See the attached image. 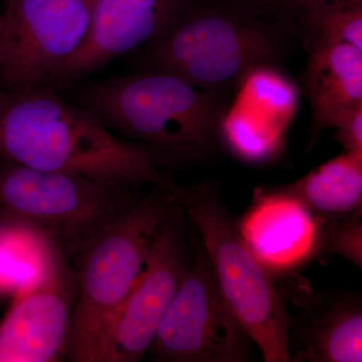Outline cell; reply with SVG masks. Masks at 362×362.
I'll list each match as a JSON object with an SVG mask.
<instances>
[{
    "label": "cell",
    "mask_w": 362,
    "mask_h": 362,
    "mask_svg": "<svg viewBox=\"0 0 362 362\" xmlns=\"http://www.w3.org/2000/svg\"><path fill=\"white\" fill-rule=\"evenodd\" d=\"M181 0H97L89 33L45 87L68 90L110 62L153 42Z\"/></svg>",
    "instance_id": "obj_10"
},
{
    "label": "cell",
    "mask_w": 362,
    "mask_h": 362,
    "mask_svg": "<svg viewBox=\"0 0 362 362\" xmlns=\"http://www.w3.org/2000/svg\"><path fill=\"white\" fill-rule=\"evenodd\" d=\"M173 187H153L127 213L102 228L77 256V297L66 361L98 362L117 315L141 275Z\"/></svg>",
    "instance_id": "obj_3"
},
{
    "label": "cell",
    "mask_w": 362,
    "mask_h": 362,
    "mask_svg": "<svg viewBox=\"0 0 362 362\" xmlns=\"http://www.w3.org/2000/svg\"><path fill=\"white\" fill-rule=\"evenodd\" d=\"M176 197L195 226L230 310L267 362H289L291 319L275 278L247 246L239 223L206 183Z\"/></svg>",
    "instance_id": "obj_5"
},
{
    "label": "cell",
    "mask_w": 362,
    "mask_h": 362,
    "mask_svg": "<svg viewBox=\"0 0 362 362\" xmlns=\"http://www.w3.org/2000/svg\"><path fill=\"white\" fill-rule=\"evenodd\" d=\"M0 89L45 87L89 33L97 0H1Z\"/></svg>",
    "instance_id": "obj_8"
},
{
    "label": "cell",
    "mask_w": 362,
    "mask_h": 362,
    "mask_svg": "<svg viewBox=\"0 0 362 362\" xmlns=\"http://www.w3.org/2000/svg\"><path fill=\"white\" fill-rule=\"evenodd\" d=\"M239 223L255 256L277 277L310 261L320 252L322 218L276 187L257 189Z\"/></svg>",
    "instance_id": "obj_12"
},
{
    "label": "cell",
    "mask_w": 362,
    "mask_h": 362,
    "mask_svg": "<svg viewBox=\"0 0 362 362\" xmlns=\"http://www.w3.org/2000/svg\"><path fill=\"white\" fill-rule=\"evenodd\" d=\"M142 51L140 71H166L221 92L257 66H275L285 45L277 28L245 7H194L181 0L165 30Z\"/></svg>",
    "instance_id": "obj_4"
},
{
    "label": "cell",
    "mask_w": 362,
    "mask_h": 362,
    "mask_svg": "<svg viewBox=\"0 0 362 362\" xmlns=\"http://www.w3.org/2000/svg\"><path fill=\"white\" fill-rule=\"evenodd\" d=\"M254 345L221 294L202 247L188 259L147 354L163 362H245L252 358Z\"/></svg>",
    "instance_id": "obj_7"
},
{
    "label": "cell",
    "mask_w": 362,
    "mask_h": 362,
    "mask_svg": "<svg viewBox=\"0 0 362 362\" xmlns=\"http://www.w3.org/2000/svg\"><path fill=\"white\" fill-rule=\"evenodd\" d=\"M187 262L185 211L176 201L157 230L141 275L117 315L98 362H138L146 356Z\"/></svg>",
    "instance_id": "obj_9"
},
{
    "label": "cell",
    "mask_w": 362,
    "mask_h": 362,
    "mask_svg": "<svg viewBox=\"0 0 362 362\" xmlns=\"http://www.w3.org/2000/svg\"><path fill=\"white\" fill-rule=\"evenodd\" d=\"M77 274L70 262L13 298L0 323V362L66 361Z\"/></svg>",
    "instance_id": "obj_11"
},
{
    "label": "cell",
    "mask_w": 362,
    "mask_h": 362,
    "mask_svg": "<svg viewBox=\"0 0 362 362\" xmlns=\"http://www.w3.org/2000/svg\"><path fill=\"white\" fill-rule=\"evenodd\" d=\"M309 42L346 44L362 49V8L327 7L303 14Z\"/></svg>",
    "instance_id": "obj_18"
},
{
    "label": "cell",
    "mask_w": 362,
    "mask_h": 362,
    "mask_svg": "<svg viewBox=\"0 0 362 362\" xmlns=\"http://www.w3.org/2000/svg\"><path fill=\"white\" fill-rule=\"evenodd\" d=\"M304 83L310 100V131L315 139L362 103V49L337 42H309Z\"/></svg>",
    "instance_id": "obj_13"
},
{
    "label": "cell",
    "mask_w": 362,
    "mask_h": 362,
    "mask_svg": "<svg viewBox=\"0 0 362 362\" xmlns=\"http://www.w3.org/2000/svg\"><path fill=\"white\" fill-rule=\"evenodd\" d=\"M0 158L126 187L177 185L144 145L114 134L49 87L0 89Z\"/></svg>",
    "instance_id": "obj_1"
},
{
    "label": "cell",
    "mask_w": 362,
    "mask_h": 362,
    "mask_svg": "<svg viewBox=\"0 0 362 362\" xmlns=\"http://www.w3.org/2000/svg\"><path fill=\"white\" fill-rule=\"evenodd\" d=\"M334 139L344 152H362V103L350 109L338 120Z\"/></svg>",
    "instance_id": "obj_20"
},
{
    "label": "cell",
    "mask_w": 362,
    "mask_h": 362,
    "mask_svg": "<svg viewBox=\"0 0 362 362\" xmlns=\"http://www.w3.org/2000/svg\"><path fill=\"white\" fill-rule=\"evenodd\" d=\"M279 188L323 218L361 211L362 152H344Z\"/></svg>",
    "instance_id": "obj_16"
},
{
    "label": "cell",
    "mask_w": 362,
    "mask_h": 362,
    "mask_svg": "<svg viewBox=\"0 0 362 362\" xmlns=\"http://www.w3.org/2000/svg\"><path fill=\"white\" fill-rule=\"evenodd\" d=\"M289 352L294 362H361V299L347 295L322 305L298 331Z\"/></svg>",
    "instance_id": "obj_15"
},
{
    "label": "cell",
    "mask_w": 362,
    "mask_h": 362,
    "mask_svg": "<svg viewBox=\"0 0 362 362\" xmlns=\"http://www.w3.org/2000/svg\"><path fill=\"white\" fill-rule=\"evenodd\" d=\"M68 263L56 240L40 228L0 216V297L18 296Z\"/></svg>",
    "instance_id": "obj_14"
},
{
    "label": "cell",
    "mask_w": 362,
    "mask_h": 362,
    "mask_svg": "<svg viewBox=\"0 0 362 362\" xmlns=\"http://www.w3.org/2000/svg\"><path fill=\"white\" fill-rule=\"evenodd\" d=\"M338 0H287L285 7L303 14L334 6Z\"/></svg>",
    "instance_id": "obj_21"
},
{
    "label": "cell",
    "mask_w": 362,
    "mask_h": 362,
    "mask_svg": "<svg viewBox=\"0 0 362 362\" xmlns=\"http://www.w3.org/2000/svg\"><path fill=\"white\" fill-rule=\"evenodd\" d=\"M288 126L238 100L232 110L223 112L218 138L228 151L250 164H265L277 158L285 146Z\"/></svg>",
    "instance_id": "obj_17"
},
{
    "label": "cell",
    "mask_w": 362,
    "mask_h": 362,
    "mask_svg": "<svg viewBox=\"0 0 362 362\" xmlns=\"http://www.w3.org/2000/svg\"><path fill=\"white\" fill-rule=\"evenodd\" d=\"M69 90L71 102L114 134L144 145L162 168L202 158L218 139L221 92L166 71L83 81Z\"/></svg>",
    "instance_id": "obj_2"
},
{
    "label": "cell",
    "mask_w": 362,
    "mask_h": 362,
    "mask_svg": "<svg viewBox=\"0 0 362 362\" xmlns=\"http://www.w3.org/2000/svg\"><path fill=\"white\" fill-rule=\"evenodd\" d=\"M134 187L45 171L0 158V216L30 223L75 258L102 228L139 201Z\"/></svg>",
    "instance_id": "obj_6"
},
{
    "label": "cell",
    "mask_w": 362,
    "mask_h": 362,
    "mask_svg": "<svg viewBox=\"0 0 362 362\" xmlns=\"http://www.w3.org/2000/svg\"><path fill=\"white\" fill-rule=\"evenodd\" d=\"M320 252L342 257L362 268L361 209L338 218H322Z\"/></svg>",
    "instance_id": "obj_19"
}]
</instances>
